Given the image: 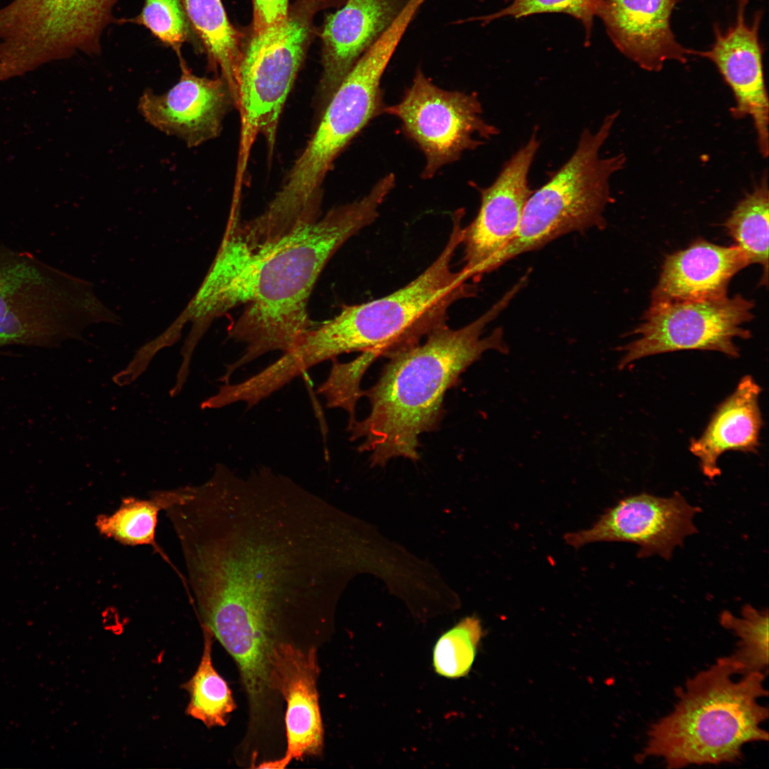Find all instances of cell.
Here are the masks:
<instances>
[{
	"label": "cell",
	"instance_id": "5b68a950",
	"mask_svg": "<svg viewBox=\"0 0 769 769\" xmlns=\"http://www.w3.org/2000/svg\"><path fill=\"white\" fill-rule=\"evenodd\" d=\"M463 224L453 219L449 239L436 258L413 281L394 292L363 303L346 305L334 318L305 335V342L320 362L361 352L371 365L380 357L413 345L445 323L449 308L476 290L451 261L461 245Z\"/></svg>",
	"mask_w": 769,
	"mask_h": 769
},
{
	"label": "cell",
	"instance_id": "8992f818",
	"mask_svg": "<svg viewBox=\"0 0 769 769\" xmlns=\"http://www.w3.org/2000/svg\"><path fill=\"white\" fill-rule=\"evenodd\" d=\"M117 320L89 281L0 245V348L56 346L80 338L91 324Z\"/></svg>",
	"mask_w": 769,
	"mask_h": 769
},
{
	"label": "cell",
	"instance_id": "ffe728a7",
	"mask_svg": "<svg viewBox=\"0 0 769 769\" xmlns=\"http://www.w3.org/2000/svg\"><path fill=\"white\" fill-rule=\"evenodd\" d=\"M760 392L754 379L744 376L718 407L703 434L691 441L689 449L699 459L701 469L708 478L721 474L718 460L726 451H757L763 426Z\"/></svg>",
	"mask_w": 769,
	"mask_h": 769
},
{
	"label": "cell",
	"instance_id": "d6986e66",
	"mask_svg": "<svg viewBox=\"0 0 769 769\" xmlns=\"http://www.w3.org/2000/svg\"><path fill=\"white\" fill-rule=\"evenodd\" d=\"M748 265L737 246H723L698 239L665 258L651 303L726 296L731 280Z\"/></svg>",
	"mask_w": 769,
	"mask_h": 769
},
{
	"label": "cell",
	"instance_id": "30bf717a",
	"mask_svg": "<svg viewBox=\"0 0 769 769\" xmlns=\"http://www.w3.org/2000/svg\"><path fill=\"white\" fill-rule=\"evenodd\" d=\"M384 113L401 121L404 135L424 154L425 179L499 132L483 119L476 93L444 90L419 68L399 103L385 106Z\"/></svg>",
	"mask_w": 769,
	"mask_h": 769
},
{
	"label": "cell",
	"instance_id": "3957f363",
	"mask_svg": "<svg viewBox=\"0 0 769 769\" xmlns=\"http://www.w3.org/2000/svg\"><path fill=\"white\" fill-rule=\"evenodd\" d=\"M517 291L511 288L477 319L458 329L441 324L425 340L391 355L377 382L363 390L369 414L347 430L358 451L370 454L372 466L392 459H419V436L436 430L444 415L446 392L488 350L508 354L502 328L483 336L488 324L508 305Z\"/></svg>",
	"mask_w": 769,
	"mask_h": 769
},
{
	"label": "cell",
	"instance_id": "44dd1931",
	"mask_svg": "<svg viewBox=\"0 0 769 769\" xmlns=\"http://www.w3.org/2000/svg\"><path fill=\"white\" fill-rule=\"evenodd\" d=\"M189 22L204 43L210 64L220 70L238 107L241 35L229 21L221 0H182Z\"/></svg>",
	"mask_w": 769,
	"mask_h": 769
},
{
	"label": "cell",
	"instance_id": "e0dca14e",
	"mask_svg": "<svg viewBox=\"0 0 769 769\" xmlns=\"http://www.w3.org/2000/svg\"><path fill=\"white\" fill-rule=\"evenodd\" d=\"M678 0H599L595 16L615 47L639 68L661 70L665 63H686L691 49L676 39L671 17Z\"/></svg>",
	"mask_w": 769,
	"mask_h": 769
},
{
	"label": "cell",
	"instance_id": "ba28073f",
	"mask_svg": "<svg viewBox=\"0 0 769 769\" xmlns=\"http://www.w3.org/2000/svg\"><path fill=\"white\" fill-rule=\"evenodd\" d=\"M345 1L296 0L283 21L252 34L239 70L241 156H249L258 135L265 137L271 152L281 111L308 49L314 17L319 11Z\"/></svg>",
	"mask_w": 769,
	"mask_h": 769
},
{
	"label": "cell",
	"instance_id": "d4e9b609",
	"mask_svg": "<svg viewBox=\"0 0 769 769\" xmlns=\"http://www.w3.org/2000/svg\"><path fill=\"white\" fill-rule=\"evenodd\" d=\"M719 621L738 637L736 650L729 657L741 674L765 672L768 666V611L745 605L741 616L724 610Z\"/></svg>",
	"mask_w": 769,
	"mask_h": 769
},
{
	"label": "cell",
	"instance_id": "4fadbf2b",
	"mask_svg": "<svg viewBox=\"0 0 769 769\" xmlns=\"http://www.w3.org/2000/svg\"><path fill=\"white\" fill-rule=\"evenodd\" d=\"M750 0H736L734 21L723 29L713 26L714 41L706 50L691 51L711 61L731 88L735 105L731 114L736 119L753 120L758 150L766 158L769 152V101L765 85L763 53L760 39L763 11H757L751 21L746 17Z\"/></svg>",
	"mask_w": 769,
	"mask_h": 769
},
{
	"label": "cell",
	"instance_id": "7a4b0ae2",
	"mask_svg": "<svg viewBox=\"0 0 769 769\" xmlns=\"http://www.w3.org/2000/svg\"><path fill=\"white\" fill-rule=\"evenodd\" d=\"M380 198L368 192L328 211L275 243L246 246L225 231L201 288L188 306L204 328L239 305L244 310L228 329L245 351L226 366L229 381L239 368L264 354L291 350L313 325L308 301L328 261L352 236L379 216Z\"/></svg>",
	"mask_w": 769,
	"mask_h": 769
},
{
	"label": "cell",
	"instance_id": "52a82bcc",
	"mask_svg": "<svg viewBox=\"0 0 769 769\" xmlns=\"http://www.w3.org/2000/svg\"><path fill=\"white\" fill-rule=\"evenodd\" d=\"M618 116L616 111L595 132H582L570 159L530 194L515 236L485 265L483 274L563 235L604 226V211L612 200L610 178L626 163L624 154L600 155Z\"/></svg>",
	"mask_w": 769,
	"mask_h": 769
},
{
	"label": "cell",
	"instance_id": "83f0119b",
	"mask_svg": "<svg viewBox=\"0 0 769 769\" xmlns=\"http://www.w3.org/2000/svg\"><path fill=\"white\" fill-rule=\"evenodd\" d=\"M140 23L180 56V48L187 37L186 13L182 0H145Z\"/></svg>",
	"mask_w": 769,
	"mask_h": 769
},
{
	"label": "cell",
	"instance_id": "7402d4cb",
	"mask_svg": "<svg viewBox=\"0 0 769 769\" xmlns=\"http://www.w3.org/2000/svg\"><path fill=\"white\" fill-rule=\"evenodd\" d=\"M768 177L765 172L738 202L724 224L748 264L758 263L763 267L761 284L765 286L768 278Z\"/></svg>",
	"mask_w": 769,
	"mask_h": 769
},
{
	"label": "cell",
	"instance_id": "603a6c76",
	"mask_svg": "<svg viewBox=\"0 0 769 769\" xmlns=\"http://www.w3.org/2000/svg\"><path fill=\"white\" fill-rule=\"evenodd\" d=\"M177 489L156 491L149 498L126 497L119 507L110 514L98 516V531L109 538L130 546L152 545L155 542L158 514L176 498Z\"/></svg>",
	"mask_w": 769,
	"mask_h": 769
},
{
	"label": "cell",
	"instance_id": "277c9868",
	"mask_svg": "<svg viewBox=\"0 0 769 769\" xmlns=\"http://www.w3.org/2000/svg\"><path fill=\"white\" fill-rule=\"evenodd\" d=\"M765 672L741 674L728 656L676 690L673 710L653 723L639 759L659 758L669 768L733 763L743 748L767 741Z\"/></svg>",
	"mask_w": 769,
	"mask_h": 769
},
{
	"label": "cell",
	"instance_id": "cb8c5ba5",
	"mask_svg": "<svg viewBox=\"0 0 769 769\" xmlns=\"http://www.w3.org/2000/svg\"><path fill=\"white\" fill-rule=\"evenodd\" d=\"M202 628L204 634L202 656L194 674L182 686L189 696L186 713L208 728L225 726L236 703L226 681L213 665L214 635L207 627L202 626Z\"/></svg>",
	"mask_w": 769,
	"mask_h": 769
},
{
	"label": "cell",
	"instance_id": "2e32d148",
	"mask_svg": "<svg viewBox=\"0 0 769 769\" xmlns=\"http://www.w3.org/2000/svg\"><path fill=\"white\" fill-rule=\"evenodd\" d=\"M318 675L314 647L301 649L285 642L275 646L270 683L273 691H278L287 703V749L282 758L263 763L258 768H284L293 760L322 752L324 731L317 690Z\"/></svg>",
	"mask_w": 769,
	"mask_h": 769
},
{
	"label": "cell",
	"instance_id": "6da1fadb",
	"mask_svg": "<svg viewBox=\"0 0 769 769\" xmlns=\"http://www.w3.org/2000/svg\"><path fill=\"white\" fill-rule=\"evenodd\" d=\"M164 511L202 626L242 678L267 674L283 624L331 615L352 566L349 518L293 478L217 464Z\"/></svg>",
	"mask_w": 769,
	"mask_h": 769
},
{
	"label": "cell",
	"instance_id": "9a60e30c",
	"mask_svg": "<svg viewBox=\"0 0 769 769\" xmlns=\"http://www.w3.org/2000/svg\"><path fill=\"white\" fill-rule=\"evenodd\" d=\"M177 83L162 94L143 92L137 108L152 126L195 147L219 135L231 105V93L224 80L193 74L182 58Z\"/></svg>",
	"mask_w": 769,
	"mask_h": 769
},
{
	"label": "cell",
	"instance_id": "8fae6325",
	"mask_svg": "<svg viewBox=\"0 0 769 769\" xmlns=\"http://www.w3.org/2000/svg\"><path fill=\"white\" fill-rule=\"evenodd\" d=\"M753 301L741 295L707 300L651 303L642 323L632 333L631 342L619 347L624 352L622 370L648 356L686 350L717 351L739 357L736 338L748 339L743 325L753 318Z\"/></svg>",
	"mask_w": 769,
	"mask_h": 769
},
{
	"label": "cell",
	"instance_id": "ac0fdd59",
	"mask_svg": "<svg viewBox=\"0 0 769 769\" xmlns=\"http://www.w3.org/2000/svg\"><path fill=\"white\" fill-rule=\"evenodd\" d=\"M409 1L347 0L326 16L321 33L323 73L319 84L323 112L352 67Z\"/></svg>",
	"mask_w": 769,
	"mask_h": 769
},
{
	"label": "cell",
	"instance_id": "7c38bea8",
	"mask_svg": "<svg viewBox=\"0 0 769 769\" xmlns=\"http://www.w3.org/2000/svg\"><path fill=\"white\" fill-rule=\"evenodd\" d=\"M699 511L678 492L669 498L642 493L620 500L591 528L564 539L575 548L602 541L632 543L639 546V558L659 555L669 560L675 547L697 532L693 518Z\"/></svg>",
	"mask_w": 769,
	"mask_h": 769
},
{
	"label": "cell",
	"instance_id": "4316f807",
	"mask_svg": "<svg viewBox=\"0 0 769 769\" xmlns=\"http://www.w3.org/2000/svg\"><path fill=\"white\" fill-rule=\"evenodd\" d=\"M598 1L599 0H511V4L496 13L462 21L478 20L486 24L505 16L520 19L538 14L563 13L578 19L584 26L588 38Z\"/></svg>",
	"mask_w": 769,
	"mask_h": 769
},
{
	"label": "cell",
	"instance_id": "5bb4252c",
	"mask_svg": "<svg viewBox=\"0 0 769 769\" xmlns=\"http://www.w3.org/2000/svg\"><path fill=\"white\" fill-rule=\"evenodd\" d=\"M540 146L535 130L528 142L502 167L488 187L479 188L481 205L477 215L464 226V266L467 280L483 275L485 265L503 250L515 236L525 203L533 193L528 174Z\"/></svg>",
	"mask_w": 769,
	"mask_h": 769
},
{
	"label": "cell",
	"instance_id": "9c48e42d",
	"mask_svg": "<svg viewBox=\"0 0 769 769\" xmlns=\"http://www.w3.org/2000/svg\"><path fill=\"white\" fill-rule=\"evenodd\" d=\"M412 21L408 12H402L342 81L287 176L294 189L304 194L321 189L338 155L372 120L384 113L382 78Z\"/></svg>",
	"mask_w": 769,
	"mask_h": 769
},
{
	"label": "cell",
	"instance_id": "484cf974",
	"mask_svg": "<svg viewBox=\"0 0 769 769\" xmlns=\"http://www.w3.org/2000/svg\"><path fill=\"white\" fill-rule=\"evenodd\" d=\"M483 636L481 621L466 617L444 633L433 652L435 671L444 677L457 679L466 675L474 661Z\"/></svg>",
	"mask_w": 769,
	"mask_h": 769
}]
</instances>
